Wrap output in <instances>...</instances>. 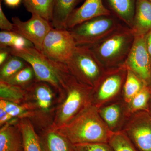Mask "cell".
Masks as SVG:
<instances>
[{
  "label": "cell",
  "mask_w": 151,
  "mask_h": 151,
  "mask_svg": "<svg viewBox=\"0 0 151 151\" xmlns=\"http://www.w3.org/2000/svg\"><path fill=\"white\" fill-rule=\"evenodd\" d=\"M60 73L63 92L51 127L56 129L69 123L92 104L93 89L78 81L70 73L65 63L60 64Z\"/></svg>",
  "instance_id": "cell-1"
},
{
  "label": "cell",
  "mask_w": 151,
  "mask_h": 151,
  "mask_svg": "<svg viewBox=\"0 0 151 151\" xmlns=\"http://www.w3.org/2000/svg\"><path fill=\"white\" fill-rule=\"evenodd\" d=\"M81 0H53L51 23L54 28L66 29L68 19Z\"/></svg>",
  "instance_id": "cell-18"
},
{
  "label": "cell",
  "mask_w": 151,
  "mask_h": 151,
  "mask_svg": "<svg viewBox=\"0 0 151 151\" xmlns=\"http://www.w3.org/2000/svg\"><path fill=\"white\" fill-rule=\"evenodd\" d=\"M135 35L132 29L122 26L96 44L89 46L105 69L124 65Z\"/></svg>",
  "instance_id": "cell-3"
},
{
  "label": "cell",
  "mask_w": 151,
  "mask_h": 151,
  "mask_svg": "<svg viewBox=\"0 0 151 151\" xmlns=\"http://www.w3.org/2000/svg\"><path fill=\"white\" fill-rule=\"evenodd\" d=\"M146 47L151 58V30L145 35Z\"/></svg>",
  "instance_id": "cell-35"
},
{
  "label": "cell",
  "mask_w": 151,
  "mask_h": 151,
  "mask_svg": "<svg viewBox=\"0 0 151 151\" xmlns=\"http://www.w3.org/2000/svg\"><path fill=\"white\" fill-rule=\"evenodd\" d=\"M17 35V34L13 31H1L0 32V48L12 47Z\"/></svg>",
  "instance_id": "cell-30"
},
{
  "label": "cell",
  "mask_w": 151,
  "mask_h": 151,
  "mask_svg": "<svg viewBox=\"0 0 151 151\" xmlns=\"http://www.w3.org/2000/svg\"><path fill=\"white\" fill-rule=\"evenodd\" d=\"M0 151H24L23 140L19 121L1 127Z\"/></svg>",
  "instance_id": "cell-15"
},
{
  "label": "cell",
  "mask_w": 151,
  "mask_h": 151,
  "mask_svg": "<svg viewBox=\"0 0 151 151\" xmlns=\"http://www.w3.org/2000/svg\"><path fill=\"white\" fill-rule=\"evenodd\" d=\"M151 97V89L145 85L136 96L127 103L130 116L133 113L145 111L149 112V103Z\"/></svg>",
  "instance_id": "cell-23"
},
{
  "label": "cell",
  "mask_w": 151,
  "mask_h": 151,
  "mask_svg": "<svg viewBox=\"0 0 151 151\" xmlns=\"http://www.w3.org/2000/svg\"><path fill=\"white\" fill-rule=\"evenodd\" d=\"M76 46L69 30L53 28L45 38L40 51L49 59L65 63Z\"/></svg>",
  "instance_id": "cell-9"
},
{
  "label": "cell",
  "mask_w": 151,
  "mask_h": 151,
  "mask_svg": "<svg viewBox=\"0 0 151 151\" xmlns=\"http://www.w3.org/2000/svg\"><path fill=\"white\" fill-rule=\"evenodd\" d=\"M65 64L78 81L93 89L106 70L91 47L86 45H77Z\"/></svg>",
  "instance_id": "cell-4"
},
{
  "label": "cell",
  "mask_w": 151,
  "mask_h": 151,
  "mask_svg": "<svg viewBox=\"0 0 151 151\" xmlns=\"http://www.w3.org/2000/svg\"><path fill=\"white\" fill-rule=\"evenodd\" d=\"M14 26L12 22H11L7 18L3 11L1 3H0V29L1 31H12Z\"/></svg>",
  "instance_id": "cell-31"
},
{
  "label": "cell",
  "mask_w": 151,
  "mask_h": 151,
  "mask_svg": "<svg viewBox=\"0 0 151 151\" xmlns=\"http://www.w3.org/2000/svg\"><path fill=\"white\" fill-rule=\"evenodd\" d=\"M11 54L8 48L1 49L0 50V65H2L7 60Z\"/></svg>",
  "instance_id": "cell-33"
},
{
  "label": "cell",
  "mask_w": 151,
  "mask_h": 151,
  "mask_svg": "<svg viewBox=\"0 0 151 151\" xmlns=\"http://www.w3.org/2000/svg\"><path fill=\"white\" fill-rule=\"evenodd\" d=\"M111 15V11L105 7L103 0H85L81 6L76 9L70 14L66 23V29H70L97 17Z\"/></svg>",
  "instance_id": "cell-14"
},
{
  "label": "cell",
  "mask_w": 151,
  "mask_h": 151,
  "mask_svg": "<svg viewBox=\"0 0 151 151\" xmlns=\"http://www.w3.org/2000/svg\"><path fill=\"white\" fill-rule=\"evenodd\" d=\"M19 119L14 118L2 107H0V126L1 127L10 123L17 122Z\"/></svg>",
  "instance_id": "cell-32"
},
{
  "label": "cell",
  "mask_w": 151,
  "mask_h": 151,
  "mask_svg": "<svg viewBox=\"0 0 151 151\" xmlns=\"http://www.w3.org/2000/svg\"><path fill=\"white\" fill-rule=\"evenodd\" d=\"M55 130L73 145L108 143L113 133L101 119L98 108L92 104L69 123Z\"/></svg>",
  "instance_id": "cell-2"
},
{
  "label": "cell",
  "mask_w": 151,
  "mask_h": 151,
  "mask_svg": "<svg viewBox=\"0 0 151 151\" xmlns=\"http://www.w3.org/2000/svg\"><path fill=\"white\" fill-rule=\"evenodd\" d=\"M11 55L22 58L32 67L38 81L50 85L58 94L63 92L58 62L49 59L34 47L20 50L8 48Z\"/></svg>",
  "instance_id": "cell-6"
},
{
  "label": "cell",
  "mask_w": 151,
  "mask_h": 151,
  "mask_svg": "<svg viewBox=\"0 0 151 151\" xmlns=\"http://www.w3.org/2000/svg\"><path fill=\"white\" fill-rule=\"evenodd\" d=\"M101 119L113 133L121 132L130 116L123 99L113 101L98 108Z\"/></svg>",
  "instance_id": "cell-13"
},
{
  "label": "cell",
  "mask_w": 151,
  "mask_h": 151,
  "mask_svg": "<svg viewBox=\"0 0 151 151\" xmlns=\"http://www.w3.org/2000/svg\"><path fill=\"white\" fill-rule=\"evenodd\" d=\"M137 36L145 35L151 30V1L137 0L134 17L132 27Z\"/></svg>",
  "instance_id": "cell-17"
},
{
  "label": "cell",
  "mask_w": 151,
  "mask_h": 151,
  "mask_svg": "<svg viewBox=\"0 0 151 151\" xmlns=\"http://www.w3.org/2000/svg\"><path fill=\"white\" fill-rule=\"evenodd\" d=\"M127 74L125 65L106 69L97 86L93 89L92 104L99 108L122 98Z\"/></svg>",
  "instance_id": "cell-8"
},
{
  "label": "cell",
  "mask_w": 151,
  "mask_h": 151,
  "mask_svg": "<svg viewBox=\"0 0 151 151\" xmlns=\"http://www.w3.org/2000/svg\"><path fill=\"white\" fill-rule=\"evenodd\" d=\"M19 125L22 135L24 151H42L38 134L29 119H19Z\"/></svg>",
  "instance_id": "cell-19"
},
{
  "label": "cell",
  "mask_w": 151,
  "mask_h": 151,
  "mask_svg": "<svg viewBox=\"0 0 151 151\" xmlns=\"http://www.w3.org/2000/svg\"><path fill=\"white\" fill-rule=\"evenodd\" d=\"M149 112L151 115V97L150 100V103H149Z\"/></svg>",
  "instance_id": "cell-36"
},
{
  "label": "cell",
  "mask_w": 151,
  "mask_h": 151,
  "mask_svg": "<svg viewBox=\"0 0 151 151\" xmlns=\"http://www.w3.org/2000/svg\"><path fill=\"white\" fill-rule=\"evenodd\" d=\"M0 107L4 108L14 118L19 119L27 118L31 120L32 113L26 103L19 104L0 100Z\"/></svg>",
  "instance_id": "cell-26"
},
{
  "label": "cell",
  "mask_w": 151,
  "mask_h": 151,
  "mask_svg": "<svg viewBox=\"0 0 151 151\" xmlns=\"http://www.w3.org/2000/svg\"><path fill=\"white\" fill-rule=\"evenodd\" d=\"M36 80L34 71L32 67L27 63L24 68L6 81L13 85L26 88Z\"/></svg>",
  "instance_id": "cell-27"
},
{
  "label": "cell",
  "mask_w": 151,
  "mask_h": 151,
  "mask_svg": "<svg viewBox=\"0 0 151 151\" xmlns=\"http://www.w3.org/2000/svg\"><path fill=\"white\" fill-rule=\"evenodd\" d=\"M145 85L146 84L134 73L127 69V77L122 92V99L126 103H129Z\"/></svg>",
  "instance_id": "cell-24"
},
{
  "label": "cell",
  "mask_w": 151,
  "mask_h": 151,
  "mask_svg": "<svg viewBox=\"0 0 151 151\" xmlns=\"http://www.w3.org/2000/svg\"><path fill=\"white\" fill-rule=\"evenodd\" d=\"M5 4L9 7L15 8L20 4L22 0H4Z\"/></svg>",
  "instance_id": "cell-34"
},
{
  "label": "cell",
  "mask_w": 151,
  "mask_h": 151,
  "mask_svg": "<svg viewBox=\"0 0 151 151\" xmlns=\"http://www.w3.org/2000/svg\"><path fill=\"white\" fill-rule=\"evenodd\" d=\"M149 1H151V0H149Z\"/></svg>",
  "instance_id": "cell-37"
},
{
  "label": "cell",
  "mask_w": 151,
  "mask_h": 151,
  "mask_svg": "<svg viewBox=\"0 0 151 151\" xmlns=\"http://www.w3.org/2000/svg\"><path fill=\"white\" fill-rule=\"evenodd\" d=\"M124 64L151 89V58L146 47L145 35L135 36Z\"/></svg>",
  "instance_id": "cell-12"
},
{
  "label": "cell",
  "mask_w": 151,
  "mask_h": 151,
  "mask_svg": "<svg viewBox=\"0 0 151 151\" xmlns=\"http://www.w3.org/2000/svg\"><path fill=\"white\" fill-rule=\"evenodd\" d=\"M110 7L127 27L132 28L137 0H108Z\"/></svg>",
  "instance_id": "cell-20"
},
{
  "label": "cell",
  "mask_w": 151,
  "mask_h": 151,
  "mask_svg": "<svg viewBox=\"0 0 151 151\" xmlns=\"http://www.w3.org/2000/svg\"><path fill=\"white\" fill-rule=\"evenodd\" d=\"M122 131L139 151H151V115L148 111L133 113Z\"/></svg>",
  "instance_id": "cell-10"
},
{
  "label": "cell",
  "mask_w": 151,
  "mask_h": 151,
  "mask_svg": "<svg viewBox=\"0 0 151 151\" xmlns=\"http://www.w3.org/2000/svg\"><path fill=\"white\" fill-rule=\"evenodd\" d=\"M12 22L14 26L12 31L29 41L40 51L45 38L53 28L50 22L35 14H32L27 21L14 17L12 18Z\"/></svg>",
  "instance_id": "cell-11"
},
{
  "label": "cell",
  "mask_w": 151,
  "mask_h": 151,
  "mask_svg": "<svg viewBox=\"0 0 151 151\" xmlns=\"http://www.w3.org/2000/svg\"><path fill=\"white\" fill-rule=\"evenodd\" d=\"M108 143L113 151H139L122 131L113 133Z\"/></svg>",
  "instance_id": "cell-28"
},
{
  "label": "cell",
  "mask_w": 151,
  "mask_h": 151,
  "mask_svg": "<svg viewBox=\"0 0 151 151\" xmlns=\"http://www.w3.org/2000/svg\"><path fill=\"white\" fill-rule=\"evenodd\" d=\"M0 99L17 104H23L27 101V90L26 88L0 80Z\"/></svg>",
  "instance_id": "cell-21"
},
{
  "label": "cell",
  "mask_w": 151,
  "mask_h": 151,
  "mask_svg": "<svg viewBox=\"0 0 151 151\" xmlns=\"http://www.w3.org/2000/svg\"><path fill=\"white\" fill-rule=\"evenodd\" d=\"M26 89L27 100L26 103L33 115L31 121L36 122L42 127L41 130L51 127L56 109L54 107V89L46 82L37 80Z\"/></svg>",
  "instance_id": "cell-5"
},
{
  "label": "cell",
  "mask_w": 151,
  "mask_h": 151,
  "mask_svg": "<svg viewBox=\"0 0 151 151\" xmlns=\"http://www.w3.org/2000/svg\"><path fill=\"white\" fill-rule=\"evenodd\" d=\"M73 151H113L108 143L78 144L73 145Z\"/></svg>",
  "instance_id": "cell-29"
},
{
  "label": "cell",
  "mask_w": 151,
  "mask_h": 151,
  "mask_svg": "<svg viewBox=\"0 0 151 151\" xmlns=\"http://www.w3.org/2000/svg\"><path fill=\"white\" fill-rule=\"evenodd\" d=\"M22 2L32 14L38 15L51 23L53 0H22Z\"/></svg>",
  "instance_id": "cell-22"
},
{
  "label": "cell",
  "mask_w": 151,
  "mask_h": 151,
  "mask_svg": "<svg viewBox=\"0 0 151 151\" xmlns=\"http://www.w3.org/2000/svg\"><path fill=\"white\" fill-rule=\"evenodd\" d=\"M122 26L111 16L91 19L68 29L77 45L92 46L105 39Z\"/></svg>",
  "instance_id": "cell-7"
},
{
  "label": "cell",
  "mask_w": 151,
  "mask_h": 151,
  "mask_svg": "<svg viewBox=\"0 0 151 151\" xmlns=\"http://www.w3.org/2000/svg\"><path fill=\"white\" fill-rule=\"evenodd\" d=\"M27 63L21 58L11 55L7 60L1 66L0 80L7 81Z\"/></svg>",
  "instance_id": "cell-25"
},
{
  "label": "cell",
  "mask_w": 151,
  "mask_h": 151,
  "mask_svg": "<svg viewBox=\"0 0 151 151\" xmlns=\"http://www.w3.org/2000/svg\"><path fill=\"white\" fill-rule=\"evenodd\" d=\"M41 130L38 134L42 151H73L72 144L57 130L51 127Z\"/></svg>",
  "instance_id": "cell-16"
}]
</instances>
